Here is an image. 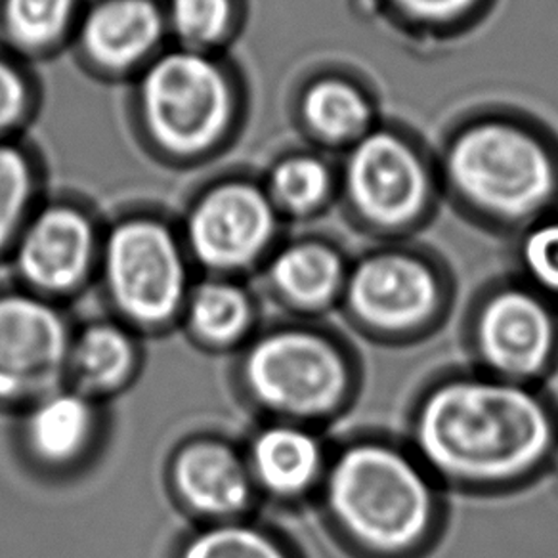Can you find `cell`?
<instances>
[{"label": "cell", "instance_id": "cell-1", "mask_svg": "<svg viewBox=\"0 0 558 558\" xmlns=\"http://www.w3.org/2000/svg\"><path fill=\"white\" fill-rule=\"evenodd\" d=\"M550 423L534 396L509 385L459 380L428 398L418 444L446 473L497 481L542 458Z\"/></svg>", "mask_w": 558, "mask_h": 558}, {"label": "cell", "instance_id": "cell-13", "mask_svg": "<svg viewBox=\"0 0 558 558\" xmlns=\"http://www.w3.org/2000/svg\"><path fill=\"white\" fill-rule=\"evenodd\" d=\"M163 20L149 0H108L83 25V45L94 62L123 70L156 47Z\"/></svg>", "mask_w": 558, "mask_h": 558}, {"label": "cell", "instance_id": "cell-23", "mask_svg": "<svg viewBox=\"0 0 558 558\" xmlns=\"http://www.w3.org/2000/svg\"><path fill=\"white\" fill-rule=\"evenodd\" d=\"M232 17L230 0H172L171 24L192 48L209 47L222 39Z\"/></svg>", "mask_w": 558, "mask_h": 558}, {"label": "cell", "instance_id": "cell-21", "mask_svg": "<svg viewBox=\"0 0 558 558\" xmlns=\"http://www.w3.org/2000/svg\"><path fill=\"white\" fill-rule=\"evenodd\" d=\"M77 364L96 387H113L131 369V344L111 327H94L78 342Z\"/></svg>", "mask_w": 558, "mask_h": 558}, {"label": "cell", "instance_id": "cell-16", "mask_svg": "<svg viewBox=\"0 0 558 558\" xmlns=\"http://www.w3.org/2000/svg\"><path fill=\"white\" fill-rule=\"evenodd\" d=\"M255 466L268 488L286 496L296 494L318 473V446L295 428H274L256 442Z\"/></svg>", "mask_w": 558, "mask_h": 558}, {"label": "cell", "instance_id": "cell-15", "mask_svg": "<svg viewBox=\"0 0 558 558\" xmlns=\"http://www.w3.org/2000/svg\"><path fill=\"white\" fill-rule=\"evenodd\" d=\"M301 113L306 129L329 146H352L372 131V101L349 78L324 77L304 90Z\"/></svg>", "mask_w": 558, "mask_h": 558}, {"label": "cell", "instance_id": "cell-11", "mask_svg": "<svg viewBox=\"0 0 558 558\" xmlns=\"http://www.w3.org/2000/svg\"><path fill=\"white\" fill-rule=\"evenodd\" d=\"M550 319L535 299L509 291L496 296L481 319V347L489 364L509 375L535 373L549 356Z\"/></svg>", "mask_w": 558, "mask_h": 558}, {"label": "cell", "instance_id": "cell-6", "mask_svg": "<svg viewBox=\"0 0 558 558\" xmlns=\"http://www.w3.org/2000/svg\"><path fill=\"white\" fill-rule=\"evenodd\" d=\"M247 377L264 403L303 415L331 410L347 383L339 354L308 333H279L260 342L248 357Z\"/></svg>", "mask_w": 558, "mask_h": 558}, {"label": "cell", "instance_id": "cell-2", "mask_svg": "<svg viewBox=\"0 0 558 558\" xmlns=\"http://www.w3.org/2000/svg\"><path fill=\"white\" fill-rule=\"evenodd\" d=\"M451 190L488 217L517 222L539 215L558 194V161L532 129L484 119L456 134L444 159Z\"/></svg>", "mask_w": 558, "mask_h": 558}, {"label": "cell", "instance_id": "cell-3", "mask_svg": "<svg viewBox=\"0 0 558 558\" xmlns=\"http://www.w3.org/2000/svg\"><path fill=\"white\" fill-rule=\"evenodd\" d=\"M329 504L357 539L400 549L427 527L430 496L417 469L385 448L347 451L329 481Z\"/></svg>", "mask_w": 558, "mask_h": 558}, {"label": "cell", "instance_id": "cell-26", "mask_svg": "<svg viewBox=\"0 0 558 558\" xmlns=\"http://www.w3.org/2000/svg\"><path fill=\"white\" fill-rule=\"evenodd\" d=\"M398 16L430 29L465 22L484 0H385Z\"/></svg>", "mask_w": 558, "mask_h": 558}, {"label": "cell", "instance_id": "cell-25", "mask_svg": "<svg viewBox=\"0 0 558 558\" xmlns=\"http://www.w3.org/2000/svg\"><path fill=\"white\" fill-rule=\"evenodd\" d=\"M184 558H283V555L256 532L225 527L197 537Z\"/></svg>", "mask_w": 558, "mask_h": 558}, {"label": "cell", "instance_id": "cell-10", "mask_svg": "<svg viewBox=\"0 0 558 558\" xmlns=\"http://www.w3.org/2000/svg\"><path fill=\"white\" fill-rule=\"evenodd\" d=\"M352 308L372 326L403 329L433 311L436 281L427 266L400 253L372 256L350 279Z\"/></svg>", "mask_w": 558, "mask_h": 558}, {"label": "cell", "instance_id": "cell-20", "mask_svg": "<svg viewBox=\"0 0 558 558\" xmlns=\"http://www.w3.org/2000/svg\"><path fill=\"white\" fill-rule=\"evenodd\" d=\"M75 0H7L4 24L10 39L25 48L47 47L70 24Z\"/></svg>", "mask_w": 558, "mask_h": 558}, {"label": "cell", "instance_id": "cell-7", "mask_svg": "<svg viewBox=\"0 0 558 558\" xmlns=\"http://www.w3.org/2000/svg\"><path fill=\"white\" fill-rule=\"evenodd\" d=\"M106 266L109 288L132 318L161 322L179 306L184 270L163 226L149 220L119 226L109 238Z\"/></svg>", "mask_w": 558, "mask_h": 558}, {"label": "cell", "instance_id": "cell-4", "mask_svg": "<svg viewBox=\"0 0 558 558\" xmlns=\"http://www.w3.org/2000/svg\"><path fill=\"white\" fill-rule=\"evenodd\" d=\"M140 96L154 138L179 154H194L213 144L225 131L232 108L222 71L197 50L157 60Z\"/></svg>", "mask_w": 558, "mask_h": 558}, {"label": "cell", "instance_id": "cell-22", "mask_svg": "<svg viewBox=\"0 0 558 558\" xmlns=\"http://www.w3.org/2000/svg\"><path fill=\"white\" fill-rule=\"evenodd\" d=\"M247 318V301L233 288L209 286L195 296L192 319L195 329L209 341H232L243 331Z\"/></svg>", "mask_w": 558, "mask_h": 558}, {"label": "cell", "instance_id": "cell-19", "mask_svg": "<svg viewBox=\"0 0 558 558\" xmlns=\"http://www.w3.org/2000/svg\"><path fill=\"white\" fill-rule=\"evenodd\" d=\"M333 192V174L319 157L301 154L276 165L270 174V199L303 215L318 209Z\"/></svg>", "mask_w": 558, "mask_h": 558}, {"label": "cell", "instance_id": "cell-5", "mask_svg": "<svg viewBox=\"0 0 558 558\" xmlns=\"http://www.w3.org/2000/svg\"><path fill=\"white\" fill-rule=\"evenodd\" d=\"M342 186L350 207L365 222L400 228L423 215L433 180L410 140L388 129H372L350 146Z\"/></svg>", "mask_w": 558, "mask_h": 558}, {"label": "cell", "instance_id": "cell-14", "mask_svg": "<svg viewBox=\"0 0 558 558\" xmlns=\"http://www.w3.org/2000/svg\"><path fill=\"white\" fill-rule=\"evenodd\" d=\"M177 484L197 511L226 514L247 501V478L232 453L222 446L202 444L180 456Z\"/></svg>", "mask_w": 558, "mask_h": 558}, {"label": "cell", "instance_id": "cell-12", "mask_svg": "<svg viewBox=\"0 0 558 558\" xmlns=\"http://www.w3.org/2000/svg\"><path fill=\"white\" fill-rule=\"evenodd\" d=\"M93 233L77 210L50 209L33 222L20 248V268L35 286L65 289L85 274Z\"/></svg>", "mask_w": 558, "mask_h": 558}, {"label": "cell", "instance_id": "cell-27", "mask_svg": "<svg viewBox=\"0 0 558 558\" xmlns=\"http://www.w3.org/2000/svg\"><path fill=\"white\" fill-rule=\"evenodd\" d=\"M522 258L537 283L558 293V220L530 230L522 243Z\"/></svg>", "mask_w": 558, "mask_h": 558}, {"label": "cell", "instance_id": "cell-17", "mask_svg": "<svg viewBox=\"0 0 558 558\" xmlns=\"http://www.w3.org/2000/svg\"><path fill=\"white\" fill-rule=\"evenodd\" d=\"M341 271V260L335 251L318 243H304L286 248L276 258L271 276L291 301L318 306L339 288Z\"/></svg>", "mask_w": 558, "mask_h": 558}, {"label": "cell", "instance_id": "cell-9", "mask_svg": "<svg viewBox=\"0 0 558 558\" xmlns=\"http://www.w3.org/2000/svg\"><path fill=\"white\" fill-rule=\"evenodd\" d=\"M276 226L270 195L251 184L215 187L197 203L190 240L203 263L238 268L260 255Z\"/></svg>", "mask_w": 558, "mask_h": 558}, {"label": "cell", "instance_id": "cell-24", "mask_svg": "<svg viewBox=\"0 0 558 558\" xmlns=\"http://www.w3.org/2000/svg\"><path fill=\"white\" fill-rule=\"evenodd\" d=\"M32 194V172L16 149L0 146V247L16 230Z\"/></svg>", "mask_w": 558, "mask_h": 558}, {"label": "cell", "instance_id": "cell-8", "mask_svg": "<svg viewBox=\"0 0 558 558\" xmlns=\"http://www.w3.org/2000/svg\"><path fill=\"white\" fill-rule=\"evenodd\" d=\"M68 354L62 319L22 296L0 301V398H27L54 387Z\"/></svg>", "mask_w": 558, "mask_h": 558}, {"label": "cell", "instance_id": "cell-18", "mask_svg": "<svg viewBox=\"0 0 558 558\" xmlns=\"http://www.w3.org/2000/svg\"><path fill=\"white\" fill-rule=\"evenodd\" d=\"M90 433V411L75 396H58L43 403L29 423V438L40 458H73Z\"/></svg>", "mask_w": 558, "mask_h": 558}, {"label": "cell", "instance_id": "cell-28", "mask_svg": "<svg viewBox=\"0 0 558 558\" xmlns=\"http://www.w3.org/2000/svg\"><path fill=\"white\" fill-rule=\"evenodd\" d=\"M27 90L24 78L9 63L0 62V131L16 123L24 113Z\"/></svg>", "mask_w": 558, "mask_h": 558}]
</instances>
